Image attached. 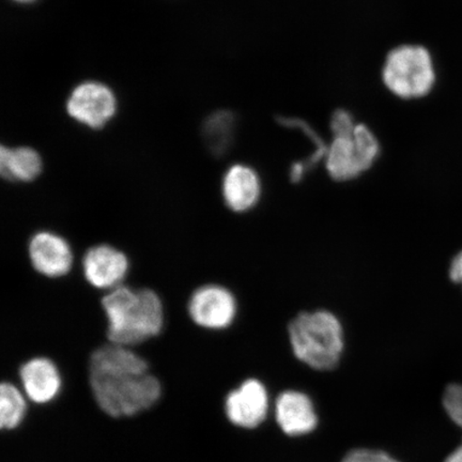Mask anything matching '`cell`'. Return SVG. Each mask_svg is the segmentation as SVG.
Instances as JSON below:
<instances>
[{"label":"cell","instance_id":"18","mask_svg":"<svg viewBox=\"0 0 462 462\" xmlns=\"http://www.w3.org/2000/svg\"><path fill=\"white\" fill-rule=\"evenodd\" d=\"M443 406L450 420L462 427V385L448 386L443 395Z\"/></svg>","mask_w":462,"mask_h":462},{"label":"cell","instance_id":"21","mask_svg":"<svg viewBox=\"0 0 462 462\" xmlns=\"http://www.w3.org/2000/svg\"><path fill=\"white\" fill-rule=\"evenodd\" d=\"M449 277L454 282L462 284V251L453 259L449 268Z\"/></svg>","mask_w":462,"mask_h":462},{"label":"cell","instance_id":"1","mask_svg":"<svg viewBox=\"0 0 462 462\" xmlns=\"http://www.w3.org/2000/svg\"><path fill=\"white\" fill-rule=\"evenodd\" d=\"M92 397L104 414L125 419L147 411L163 394L146 359L131 346L109 343L92 352L88 362Z\"/></svg>","mask_w":462,"mask_h":462},{"label":"cell","instance_id":"2","mask_svg":"<svg viewBox=\"0 0 462 462\" xmlns=\"http://www.w3.org/2000/svg\"><path fill=\"white\" fill-rule=\"evenodd\" d=\"M109 343L133 346L152 339L164 326V309L157 293L149 289L114 288L102 300Z\"/></svg>","mask_w":462,"mask_h":462},{"label":"cell","instance_id":"7","mask_svg":"<svg viewBox=\"0 0 462 462\" xmlns=\"http://www.w3.org/2000/svg\"><path fill=\"white\" fill-rule=\"evenodd\" d=\"M117 102L107 86L97 82L80 84L72 91L67 111L79 124L101 129L114 117Z\"/></svg>","mask_w":462,"mask_h":462},{"label":"cell","instance_id":"16","mask_svg":"<svg viewBox=\"0 0 462 462\" xmlns=\"http://www.w3.org/2000/svg\"><path fill=\"white\" fill-rule=\"evenodd\" d=\"M26 396L13 383L0 384V429L14 430L26 418Z\"/></svg>","mask_w":462,"mask_h":462},{"label":"cell","instance_id":"5","mask_svg":"<svg viewBox=\"0 0 462 462\" xmlns=\"http://www.w3.org/2000/svg\"><path fill=\"white\" fill-rule=\"evenodd\" d=\"M238 304L228 289L219 285H206L198 289L189 299L190 319L207 330L221 331L233 325Z\"/></svg>","mask_w":462,"mask_h":462},{"label":"cell","instance_id":"14","mask_svg":"<svg viewBox=\"0 0 462 462\" xmlns=\"http://www.w3.org/2000/svg\"><path fill=\"white\" fill-rule=\"evenodd\" d=\"M0 171L3 177L10 181H32L42 171V160L32 148L11 149L2 146Z\"/></svg>","mask_w":462,"mask_h":462},{"label":"cell","instance_id":"6","mask_svg":"<svg viewBox=\"0 0 462 462\" xmlns=\"http://www.w3.org/2000/svg\"><path fill=\"white\" fill-rule=\"evenodd\" d=\"M269 409L268 390L255 378L246 379L238 388L230 391L224 402L227 420L244 430H254L262 425L267 419Z\"/></svg>","mask_w":462,"mask_h":462},{"label":"cell","instance_id":"17","mask_svg":"<svg viewBox=\"0 0 462 462\" xmlns=\"http://www.w3.org/2000/svg\"><path fill=\"white\" fill-rule=\"evenodd\" d=\"M354 141L359 148L364 160L369 167H372L377 161L380 154V144L377 137L374 136L371 129L365 125H356L354 135Z\"/></svg>","mask_w":462,"mask_h":462},{"label":"cell","instance_id":"15","mask_svg":"<svg viewBox=\"0 0 462 462\" xmlns=\"http://www.w3.org/2000/svg\"><path fill=\"white\" fill-rule=\"evenodd\" d=\"M235 131V115L228 111H219L207 118L202 128V135L213 154L223 155L233 144Z\"/></svg>","mask_w":462,"mask_h":462},{"label":"cell","instance_id":"19","mask_svg":"<svg viewBox=\"0 0 462 462\" xmlns=\"http://www.w3.org/2000/svg\"><path fill=\"white\" fill-rule=\"evenodd\" d=\"M342 462H401L384 450L355 448L344 456Z\"/></svg>","mask_w":462,"mask_h":462},{"label":"cell","instance_id":"8","mask_svg":"<svg viewBox=\"0 0 462 462\" xmlns=\"http://www.w3.org/2000/svg\"><path fill=\"white\" fill-rule=\"evenodd\" d=\"M274 411L277 425L289 437L309 435L318 425L314 402L301 391L282 392L276 398Z\"/></svg>","mask_w":462,"mask_h":462},{"label":"cell","instance_id":"3","mask_svg":"<svg viewBox=\"0 0 462 462\" xmlns=\"http://www.w3.org/2000/svg\"><path fill=\"white\" fill-rule=\"evenodd\" d=\"M288 337L294 356L315 371H332L342 359L344 328L331 311L299 314L289 323Z\"/></svg>","mask_w":462,"mask_h":462},{"label":"cell","instance_id":"13","mask_svg":"<svg viewBox=\"0 0 462 462\" xmlns=\"http://www.w3.org/2000/svg\"><path fill=\"white\" fill-rule=\"evenodd\" d=\"M326 166L328 175L337 181L354 180L371 169L352 136L334 137L327 150Z\"/></svg>","mask_w":462,"mask_h":462},{"label":"cell","instance_id":"20","mask_svg":"<svg viewBox=\"0 0 462 462\" xmlns=\"http://www.w3.org/2000/svg\"><path fill=\"white\" fill-rule=\"evenodd\" d=\"M356 126L354 117L346 109H337L333 113L331 118L333 137H350L354 135Z\"/></svg>","mask_w":462,"mask_h":462},{"label":"cell","instance_id":"10","mask_svg":"<svg viewBox=\"0 0 462 462\" xmlns=\"http://www.w3.org/2000/svg\"><path fill=\"white\" fill-rule=\"evenodd\" d=\"M19 377L23 393L33 403H49L60 395L61 374L49 357L36 356L23 363Z\"/></svg>","mask_w":462,"mask_h":462},{"label":"cell","instance_id":"23","mask_svg":"<svg viewBox=\"0 0 462 462\" xmlns=\"http://www.w3.org/2000/svg\"><path fill=\"white\" fill-rule=\"evenodd\" d=\"M444 462H462V447L450 454Z\"/></svg>","mask_w":462,"mask_h":462},{"label":"cell","instance_id":"24","mask_svg":"<svg viewBox=\"0 0 462 462\" xmlns=\"http://www.w3.org/2000/svg\"><path fill=\"white\" fill-rule=\"evenodd\" d=\"M14 2L19 4H32L37 2V0H14Z\"/></svg>","mask_w":462,"mask_h":462},{"label":"cell","instance_id":"22","mask_svg":"<svg viewBox=\"0 0 462 462\" xmlns=\"http://www.w3.org/2000/svg\"><path fill=\"white\" fill-rule=\"evenodd\" d=\"M309 167L305 162H296L291 165V180L292 182H301L308 172Z\"/></svg>","mask_w":462,"mask_h":462},{"label":"cell","instance_id":"11","mask_svg":"<svg viewBox=\"0 0 462 462\" xmlns=\"http://www.w3.org/2000/svg\"><path fill=\"white\" fill-rule=\"evenodd\" d=\"M29 257L33 268L48 277L69 273L73 263L70 245L60 236L49 231L34 235L29 242Z\"/></svg>","mask_w":462,"mask_h":462},{"label":"cell","instance_id":"4","mask_svg":"<svg viewBox=\"0 0 462 462\" xmlns=\"http://www.w3.org/2000/svg\"><path fill=\"white\" fill-rule=\"evenodd\" d=\"M436 79L432 57L424 46L401 45L386 56L383 83L393 95L402 99H420L430 95Z\"/></svg>","mask_w":462,"mask_h":462},{"label":"cell","instance_id":"9","mask_svg":"<svg viewBox=\"0 0 462 462\" xmlns=\"http://www.w3.org/2000/svg\"><path fill=\"white\" fill-rule=\"evenodd\" d=\"M83 270L87 282L99 289L117 288L129 271V260L123 252L102 245L85 254Z\"/></svg>","mask_w":462,"mask_h":462},{"label":"cell","instance_id":"12","mask_svg":"<svg viewBox=\"0 0 462 462\" xmlns=\"http://www.w3.org/2000/svg\"><path fill=\"white\" fill-rule=\"evenodd\" d=\"M223 198L230 210L242 213L253 209L262 196V181L252 167L235 164L223 179Z\"/></svg>","mask_w":462,"mask_h":462}]
</instances>
